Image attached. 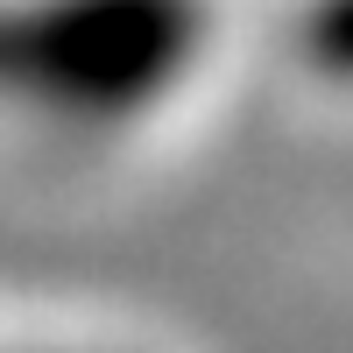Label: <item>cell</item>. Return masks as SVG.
<instances>
[{
	"mask_svg": "<svg viewBox=\"0 0 353 353\" xmlns=\"http://www.w3.org/2000/svg\"><path fill=\"white\" fill-rule=\"evenodd\" d=\"M212 0H0V128L128 141L191 92Z\"/></svg>",
	"mask_w": 353,
	"mask_h": 353,
	"instance_id": "cell-1",
	"label": "cell"
}]
</instances>
